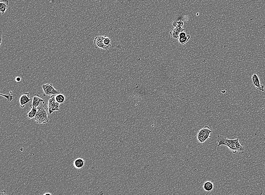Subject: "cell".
Here are the masks:
<instances>
[{
    "instance_id": "6da1fadb",
    "label": "cell",
    "mask_w": 265,
    "mask_h": 195,
    "mask_svg": "<svg viewBox=\"0 0 265 195\" xmlns=\"http://www.w3.org/2000/svg\"><path fill=\"white\" fill-rule=\"evenodd\" d=\"M217 142L218 147L221 146H226L233 154L238 153L240 154H242L244 152V147L240 143L238 138L231 140L228 139L225 137L218 135L217 137Z\"/></svg>"
},
{
    "instance_id": "7a4b0ae2",
    "label": "cell",
    "mask_w": 265,
    "mask_h": 195,
    "mask_svg": "<svg viewBox=\"0 0 265 195\" xmlns=\"http://www.w3.org/2000/svg\"><path fill=\"white\" fill-rule=\"evenodd\" d=\"M49 114L44 105L40 104L37 108L36 116L34 119L39 124H45L49 122Z\"/></svg>"
},
{
    "instance_id": "3957f363",
    "label": "cell",
    "mask_w": 265,
    "mask_h": 195,
    "mask_svg": "<svg viewBox=\"0 0 265 195\" xmlns=\"http://www.w3.org/2000/svg\"><path fill=\"white\" fill-rule=\"evenodd\" d=\"M212 131L209 126H205L200 129L197 134V141L200 143H203L211 137V134Z\"/></svg>"
},
{
    "instance_id": "277c9868",
    "label": "cell",
    "mask_w": 265,
    "mask_h": 195,
    "mask_svg": "<svg viewBox=\"0 0 265 195\" xmlns=\"http://www.w3.org/2000/svg\"><path fill=\"white\" fill-rule=\"evenodd\" d=\"M56 95L51 96V97L48 100L47 104V109L49 114H52L56 111L60 110V104L56 101L55 98Z\"/></svg>"
},
{
    "instance_id": "5b68a950",
    "label": "cell",
    "mask_w": 265,
    "mask_h": 195,
    "mask_svg": "<svg viewBox=\"0 0 265 195\" xmlns=\"http://www.w3.org/2000/svg\"><path fill=\"white\" fill-rule=\"evenodd\" d=\"M42 88L44 96H51L60 94V92L56 89L50 83L43 84Z\"/></svg>"
},
{
    "instance_id": "8992f818",
    "label": "cell",
    "mask_w": 265,
    "mask_h": 195,
    "mask_svg": "<svg viewBox=\"0 0 265 195\" xmlns=\"http://www.w3.org/2000/svg\"><path fill=\"white\" fill-rule=\"evenodd\" d=\"M185 30L183 27H175L170 32L171 36V41L173 43H175L178 41L179 38V34Z\"/></svg>"
},
{
    "instance_id": "52a82bcc",
    "label": "cell",
    "mask_w": 265,
    "mask_h": 195,
    "mask_svg": "<svg viewBox=\"0 0 265 195\" xmlns=\"http://www.w3.org/2000/svg\"><path fill=\"white\" fill-rule=\"evenodd\" d=\"M32 99V101L30 106L31 108L37 109L41 103H45V102L43 98L37 94L33 95Z\"/></svg>"
},
{
    "instance_id": "ba28073f",
    "label": "cell",
    "mask_w": 265,
    "mask_h": 195,
    "mask_svg": "<svg viewBox=\"0 0 265 195\" xmlns=\"http://www.w3.org/2000/svg\"><path fill=\"white\" fill-rule=\"evenodd\" d=\"M104 36H98L95 38L94 40V44L96 49L99 48V49L105 50L109 49L105 45L104 42H103Z\"/></svg>"
},
{
    "instance_id": "9c48e42d",
    "label": "cell",
    "mask_w": 265,
    "mask_h": 195,
    "mask_svg": "<svg viewBox=\"0 0 265 195\" xmlns=\"http://www.w3.org/2000/svg\"><path fill=\"white\" fill-rule=\"evenodd\" d=\"M251 80L253 85L255 87L256 89L261 91H264V86L261 84L259 78L257 74H255L252 75L251 76Z\"/></svg>"
},
{
    "instance_id": "30bf717a",
    "label": "cell",
    "mask_w": 265,
    "mask_h": 195,
    "mask_svg": "<svg viewBox=\"0 0 265 195\" xmlns=\"http://www.w3.org/2000/svg\"><path fill=\"white\" fill-rule=\"evenodd\" d=\"M31 100V98L30 97L29 92H26L21 95L19 98V103L22 109L24 108Z\"/></svg>"
},
{
    "instance_id": "8fae6325",
    "label": "cell",
    "mask_w": 265,
    "mask_h": 195,
    "mask_svg": "<svg viewBox=\"0 0 265 195\" xmlns=\"http://www.w3.org/2000/svg\"><path fill=\"white\" fill-rule=\"evenodd\" d=\"M8 3L9 2L8 0H1L0 2V11L2 15H4L7 10L8 7Z\"/></svg>"
},
{
    "instance_id": "7c38bea8",
    "label": "cell",
    "mask_w": 265,
    "mask_h": 195,
    "mask_svg": "<svg viewBox=\"0 0 265 195\" xmlns=\"http://www.w3.org/2000/svg\"><path fill=\"white\" fill-rule=\"evenodd\" d=\"M85 161L82 158H78L74 162V166L76 169H81L84 166Z\"/></svg>"
},
{
    "instance_id": "4fadbf2b",
    "label": "cell",
    "mask_w": 265,
    "mask_h": 195,
    "mask_svg": "<svg viewBox=\"0 0 265 195\" xmlns=\"http://www.w3.org/2000/svg\"><path fill=\"white\" fill-rule=\"evenodd\" d=\"M214 184L211 181H206L203 184V189L207 192H210L214 189Z\"/></svg>"
},
{
    "instance_id": "5bb4252c",
    "label": "cell",
    "mask_w": 265,
    "mask_h": 195,
    "mask_svg": "<svg viewBox=\"0 0 265 195\" xmlns=\"http://www.w3.org/2000/svg\"><path fill=\"white\" fill-rule=\"evenodd\" d=\"M37 109L31 108V111H28L27 117L28 119H32L34 118L36 116Z\"/></svg>"
},
{
    "instance_id": "9a60e30c",
    "label": "cell",
    "mask_w": 265,
    "mask_h": 195,
    "mask_svg": "<svg viewBox=\"0 0 265 195\" xmlns=\"http://www.w3.org/2000/svg\"><path fill=\"white\" fill-rule=\"evenodd\" d=\"M55 98H56V101L60 104H63V103H64L66 99L64 95L60 94V93L56 95Z\"/></svg>"
},
{
    "instance_id": "2e32d148",
    "label": "cell",
    "mask_w": 265,
    "mask_h": 195,
    "mask_svg": "<svg viewBox=\"0 0 265 195\" xmlns=\"http://www.w3.org/2000/svg\"><path fill=\"white\" fill-rule=\"evenodd\" d=\"M190 35H187L186 36L183 38H179L178 40V42L180 45H183L187 43L191 38Z\"/></svg>"
},
{
    "instance_id": "e0dca14e",
    "label": "cell",
    "mask_w": 265,
    "mask_h": 195,
    "mask_svg": "<svg viewBox=\"0 0 265 195\" xmlns=\"http://www.w3.org/2000/svg\"><path fill=\"white\" fill-rule=\"evenodd\" d=\"M103 42L105 46L109 49L112 46L111 43V40L109 37L104 36L103 38Z\"/></svg>"
},
{
    "instance_id": "ac0fdd59",
    "label": "cell",
    "mask_w": 265,
    "mask_h": 195,
    "mask_svg": "<svg viewBox=\"0 0 265 195\" xmlns=\"http://www.w3.org/2000/svg\"><path fill=\"white\" fill-rule=\"evenodd\" d=\"M172 24L174 27H183L184 25V23L181 20L180 21H172Z\"/></svg>"
},
{
    "instance_id": "d6986e66",
    "label": "cell",
    "mask_w": 265,
    "mask_h": 195,
    "mask_svg": "<svg viewBox=\"0 0 265 195\" xmlns=\"http://www.w3.org/2000/svg\"><path fill=\"white\" fill-rule=\"evenodd\" d=\"M0 95H1V96H4V97L6 98V99H7V100L9 101V102H11L13 100V97L11 94H9L6 95L3 94H2V93H1Z\"/></svg>"
},
{
    "instance_id": "ffe728a7",
    "label": "cell",
    "mask_w": 265,
    "mask_h": 195,
    "mask_svg": "<svg viewBox=\"0 0 265 195\" xmlns=\"http://www.w3.org/2000/svg\"><path fill=\"white\" fill-rule=\"evenodd\" d=\"M186 36H187V35H186V33L183 31L180 33L179 34V38L184 37Z\"/></svg>"
},
{
    "instance_id": "44dd1931",
    "label": "cell",
    "mask_w": 265,
    "mask_h": 195,
    "mask_svg": "<svg viewBox=\"0 0 265 195\" xmlns=\"http://www.w3.org/2000/svg\"><path fill=\"white\" fill-rule=\"evenodd\" d=\"M21 78L19 77H18L16 78V81L17 82H20L21 81Z\"/></svg>"
},
{
    "instance_id": "7402d4cb",
    "label": "cell",
    "mask_w": 265,
    "mask_h": 195,
    "mask_svg": "<svg viewBox=\"0 0 265 195\" xmlns=\"http://www.w3.org/2000/svg\"><path fill=\"white\" fill-rule=\"evenodd\" d=\"M1 44H0V45H1V43H2V32H1Z\"/></svg>"
},
{
    "instance_id": "603a6c76",
    "label": "cell",
    "mask_w": 265,
    "mask_h": 195,
    "mask_svg": "<svg viewBox=\"0 0 265 195\" xmlns=\"http://www.w3.org/2000/svg\"><path fill=\"white\" fill-rule=\"evenodd\" d=\"M47 194L51 195V193H45V194H44V195H47Z\"/></svg>"
}]
</instances>
